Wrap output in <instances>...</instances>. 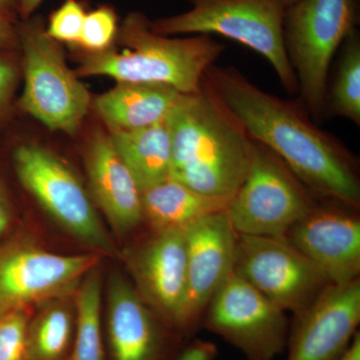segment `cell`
<instances>
[{
	"label": "cell",
	"instance_id": "16",
	"mask_svg": "<svg viewBox=\"0 0 360 360\" xmlns=\"http://www.w3.org/2000/svg\"><path fill=\"white\" fill-rule=\"evenodd\" d=\"M127 281L113 276L108 290L110 360H167L174 340Z\"/></svg>",
	"mask_w": 360,
	"mask_h": 360
},
{
	"label": "cell",
	"instance_id": "18",
	"mask_svg": "<svg viewBox=\"0 0 360 360\" xmlns=\"http://www.w3.org/2000/svg\"><path fill=\"white\" fill-rule=\"evenodd\" d=\"M186 94L167 85L118 84L94 101L111 129H136L162 122Z\"/></svg>",
	"mask_w": 360,
	"mask_h": 360
},
{
	"label": "cell",
	"instance_id": "5",
	"mask_svg": "<svg viewBox=\"0 0 360 360\" xmlns=\"http://www.w3.org/2000/svg\"><path fill=\"white\" fill-rule=\"evenodd\" d=\"M191 11L149 20L161 35L219 34L252 49L271 65L283 89L298 94L297 80L284 49L288 0H189Z\"/></svg>",
	"mask_w": 360,
	"mask_h": 360
},
{
	"label": "cell",
	"instance_id": "26",
	"mask_svg": "<svg viewBox=\"0 0 360 360\" xmlns=\"http://www.w3.org/2000/svg\"><path fill=\"white\" fill-rule=\"evenodd\" d=\"M86 16L84 6L77 0H65L49 18L46 33L56 41L78 44Z\"/></svg>",
	"mask_w": 360,
	"mask_h": 360
},
{
	"label": "cell",
	"instance_id": "21",
	"mask_svg": "<svg viewBox=\"0 0 360 360\" xmlns=\"http://www.w3.org/2000/svg\"><path fill=\"white\" fill-rule=\"evenodd\" d=\"M77 296L75 340L68 360H104L101 279L97 267L82 279Z\"/></svg>",
	"mask_w": 360,
	"mask_h": 360
},
{
	"label": "cell",
	"instance_id": "32",
	"mask_svg": "<svg viewBox=\"0 0 360 360\" xmlns=\"http://www.w3.org/2000/svg\"><path fill=\"white\" fill-rule=\"evenodd\" d=\"M44 0H20V18L27 20Z\"/></svg>",
	"mask_w": 360,
	"mask_h": 360
},
{
	"label": "cell",
	"instance_id": "30",
	"mask_svg": "<svg viewBox=\"0 0 360 360\" xmlns=\"http://www.w3.org/2000/svg\"><path fill=\"white\" fill-rule=\"evenodd\" d=\"M20 47L18 25L0 16V52L13 51Z\"/></svg>",
	"mask_w": 360,
	"mask_h": 360
},
{
	"label": "cell",
	"instance_id": "8",
	"mask_svg": "<svg viewBox=\"0 0 360 360\" xmlns=\"http://www.w3.org/2000/svg\"><path fill=\"white\" fill-rule=\"evenodd\" d=\"M13 165L20 184L52 219L90 248L115 252L89 194L65 161L49 149L26 143L14 150Z\"/></svg>",
	"mask_w": 360,
	"mask_h": 360
},
{
	"label": "cell",
	"instance_id": "31",
	"mask_svg": "<svg viewBox=\"0 0 360 360\" xmlns=\"http://www.w3.org/2000/svg\"><path fill=\"white\" fill-rule=\"evenodd\" d=\"M20 0H0V16L16 22L20 16Z\"/></svg>",
	"mask_w": 360,
	"mask_h": 360
},
{
	"label": "cell",
	"instance_id": "7",
	"mask_svg": "<svg viewBox=\"0 0 360 360\" xmlns=\"http://www.w3.org/2000/svg\"><path fill=\"white\" fill-rule=\"evenodd\" d=\"M18 32L25 71L20 108L49 129L75 134L89 110V91L39 21L25 20Z\"/></svg>",
	"mask_w": 360,
	"mask_h": 360
},
{
	"label": "cell",
	"instance_id": "23",
	"mask_svg": "<svg viewBox=\"0 0 360 360\" xmlns=\"http://www.w3.org/2000/svg\"><path fill=\"white\" fill-rule=\"evenodd\" d=\"M75 321L65 307H51L30 323V360H68Z\"/></svg>",
	"mask_w": 360,
	"mask_h": 360
},
{
	"label": "cell",
	"instance_id": "12",
	"mask_svg": "<svg viewBox=\"0 0 360 360\" xmlns=\"http://www.w3.org/2000/svg\"><path fill=\"white\" fill-rule=\"evenodd\" d=\"M186 295L179 333H193L213 296L234 272L238 232L225 212L207 215L184 229Z\"/></svg>",
	"mask_w": 360,
	"mask_h": 360
},
{
	"label": "cell",
	"instance_id": "33",
	"mask_svg": "<svg viewBox=\"0 0 360 360\" xmlns=\"http://www.w3.org/2000/svg\"><path fill=\"white\" fill-rule=\"evenodd\" d=\"M340 360H360V333L355 335L352 345L348 348L347 352L343 354Z\"/></svg>",
	"mask_w": 360,
	"mask_h": 360
},
{
	"label": "cell",
	"instance_id": "9",
	"mask_svg": "<svg viewBox=\"0 0 360 360\" xmlns=\"http://www.w3.org/2000/svg\"><path fill=\"white\" fill-rule=\"evenodd\" d=\"M203 326L248 360H274L288 345L286 311L236 272L208 303Z\"/></svg>",
	"mask_w": 360,
	"mask_h": 360
},
{
	"label": "cell",
	"instance_id": "17",
	"mask_svg": "<svg viewBox=\"0 0 360 360\" xmlns=\"http://www.w3.org/2000/svg\"><path fill=\"white\" fill-rule=\"evenodd\" d=\"M92 194L111 226L127 233L143 220L141 189L116 150L110 135L97 131L86 150Z\"/></svg>",
	"mask_w": 360,
	"mask_h": 360
},
{
	"label": "cell",
	"instance_id": "6",
	"mask_svg": "<svg viewBox=\"0 0 360 360\" xmlns=\"http://www.w3.org/2000/svg\"><path fill=\"white\" fill-rule=\"evenodd\" d=\"M316 207L309 189L283 160L250 139L248 172L226 213L238 234L285 238Z\"/></svg>",
	"mask_w": 360,
	"mask_h": 360
},
{
	"label": "cell",
	"instance_id": "4",
	"mask_svg": "<svg viewBox=\"0 0 360 360\" xmlns=\"http://www.w3.org/2000/svg\"><path fill=\"white\" fill-rule=\"evenodd\" d=\"M359 0H297L283 20L284 49L297 80L300 103L315 122L326 116L333 58L356 30Z\"/></svg>",
	"mask_w": 360,
	"mask_h": 360
},
{
	"label": "cell",
	"instance_id": "11",
	"mask_svg": "<svg viewBox=\"0 0 360 360\" xmlns=\"http://www.w3.org/2000/svg\"><path fill=\"white\" fill-rule=\"evenodd\" d=\"M234 272L295 314L307 309L330 284L286 238L238 233Z\"/></svg>",
	"mask_w": 360,
	"mask_h": 360
},
{
	"label": "cell",
	"instance_id": "10",
	"mask_svg": "<svg viewBox=\"0 0 360 360\" xmlns=\"http://www.w3.org/2000/svg\"><path fill=\"white\" fill-rule=\"evenodd\" d=\"M98 262L96 255H58L25 239L0 243V314L66 295Z\"/></svg>",
	"mask_w": 360,
	"mask_h": 360
},
{
	"label": "cell",
	"instance_id": "25",
	"mask_svg": "<svg viewBox=\"0 0 360 360\" xmlns=\"http://www.w3.org/2000/svg\"><path fill=\"white\" fill-rule=\"evenodd\" d=\"M117 20L110 7L103 6L86 13L78 45L87 52H101L110 49L117 35Z\"/></svg>",
	"mask_w": 360,
	"mask_h": 360
},
{
	"label": "cell",
	"instance_id": "2",
	"mask_svg": "<svg viewBox=\"0 0 360 360\" xmlns=\"http://www.w3.org/2000/svg\"><path fill=\"white\" fill-rule=\"evenodd\" d=\"M172 179L198 193L231 198L248 172L250 139L205 84L165 118Z\"/></svg>",
	"mask_w": 360,
	"mask_h": 360
},
{
	"label": "cell",
	"instance_id": "15",
	"mask_svg": "<svg viewBox=\"0 0 360 360\" xmlns=\"http://www.w3.org/2000/svg\"><path fill=\"white\" fill-rule=\"evenodd\" d=\"M285 238L319 267L331 284L359 278L360 220L333 208L315 207Z\"/></svg>",
	"mask_w": 360,
	"mask_h": 360
},
{
	"label": "cell",
	"instance_id": "13",
	"mask_svg": "<svg viewBox=\"0 0 360 360\" xmlns=\"http://www.w3.org/2000/svg\"><path fill=\"white\" fill-rule=\"evenodd\" d=\"M360 322L359 278L328 284L290 328L286 360H340Z\"/></svg>",
	"mask_w": 360,
	"mask_h": 360
},
{
	"label": "cell",
	"instance_id": "34",
	"mask_svg": "<svg viewBox=\"0 0 360 360\" xmlns=\"http://www.w3.org/2000/svg\"><path fill=\"white\" fill-rule=\"evenodd\" d=\"M288 4H290L291 6V4H295V2L297 1V0H288Z\"/></svg>",
	"mask_w": 360,
	"mask_h": 360
},
{
	"label": "cell",
	"instance_id": "20",
	"mask_svg": "<svg viewBox=\"0 0 360 360\" xmlns=\"http://www.w3.org/2000/svg\"><path fill=\"white\" fill-rule=\"evenodd\" d=\"M116 150L143 189L172 177V143L165 120L136 129H111Z\"/></svg>",
	"mask_w": 360,
	"mask_h": 360
},
{
	"label": "cell",
	"instance_id": "29",
	"mask_svg": "<svg viewBox=\"0 0 360 360\" xmlns=\"http://www.w3.org/2000/svg\"><path fill=\"white\" fill-rule=\"evenodd\" d=\"M14 222V210L13 201L9 195L6 181L0 172V238H4L11 229Z\"/></svg>",
	"mask_w": 360,
	"mask_h": 360
},
{
	"label": "cell",
	"instance_id": "28",
	"mask_svg": "<svg viewBox=\"0 0 360 360\" xmlns=\"http://www.w3.org/2000/svg\"><path fill=\"white\" fill-rule=\"evenodd\" d=\"M219 350L214 343L198 340L181 350L175 360H215Z\"/></svg>",
	"mask_w": 360,
	"mask_h": 360
},
{
	"label": "cell",
	"instance_id": "24",
	"mask_svg": "<svg viewBox=\"0 0 360 360\" xmlns=\"http://www.w3.org/2000/svg\"><path fill=\"white\" fill-rule=\"evenodd\" d=\"M30 323L28 309L0 314V360H30Z\"/></svg>",
	"mask_w": 360,
	"mask_h": 360
},
{
	"label": "cell",
	"instance_id": "27",
	"mask_svg": "<svg viewBox=\"0 0 360 360\" xmlns=\"http://www.w3.org/2000/svg\"><path fill=\"white\" fill-rule=\"evenodd\" d=\"M13 51L0 52V122L11 110L14 91L20 78V68Z\"/></svg>",
	"mask_w": 360,
	"mask_h": 360
},
{
	"label": "cell",
	"instance_id": "19",
	"mask_svg": "<svg viewBox=\"0 0 360 360\" xmlns=\"http://www.w3.org/2000/svg\"><path fill=\"white\" fill-rule=\"evenodd\" d=\"M143 219L155 231L184 229L207 215L225 212L231 198L198 193L174 179L141 191Z\"/></svg>",
	"mask_w": 360,
	"mask_h": 360
},
{
	"label": "cell",
	"instance_id": "14",
	"mask_svg": "<svg viewBox=\"0 0 360 360\" xmlns=\"http://www.w3.org/2000/svg\"><path fill=\"white\" fill-rule=\"evenodd\" d=\"M130 269L142 300L170 330L179 333L186 295L184 229L155 231L130 257Z\"/></svg>",
	"mask_w": 360,
	"mask_h": 360
},
{
	"label": "cell",
	"instance_id": "22",
	"mask_svg": "<svg viewBox=\"0 0 360 360\" xmlns=\"http://www.w3.org/2000/svg\"><path fill=\"white\" fill-rule=\"evenodd\" d=\"M333 84L326 92V115L341 116L360 125V37L348 35L340 47Z\"/></svg>",
	"mask_w": 360,
	"mask_h": 360
},
{
	"label": "cell",
	"instance_id": "1",
	"mask_svg": "<svg viewBox=\"0 0 360 360\" xmlns=\"http://www.w3.org/2000/svg\"><path fill=\"white\" fill-rule=\"evenodd\" d=\"M203 82L248 139L278 156L309 191L359 207L356 160L340 139L317 127L300 101L260 89L232 66H210Z\"/></svg>",
	"mask_w": 360,
	"mask_h": 360
},
{
	"label": "cell",
	"instance_id": "3",
	"mask_svg": "<svg viewBox=\"0 0 360 360\" xmlns=\"http://www.w3.org/2000/svg\"><path fill=\"white\" fill-rule=\"evenodd\" d=\"M122 51L89 52L75 71L78 77L104 75L118 84L167 85L184 94L200 91L208 68L215 65L225 45L212 35L172 39L153 32L149 20L131 13L116 35Z\"/></svg>",
	"mask_w": 360,
	"mask_h": 360
}]
</instances>
